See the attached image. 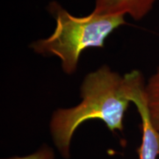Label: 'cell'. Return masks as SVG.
Instances as JSON below:
<instances>
[{
  "mask_svg": "<svg viewBox=\"0 0 159 159\" xmlns=\"http://www.w3.org/2000/svg\"><path fill=\"white\" fill-rule=\"evenodd\" d=\"M144 80L138 70L124 75L102 65L85 75L80 85V102L54 111L49 122L53 142L63 158L70 157V144L77 128L86 121L99 119L115 133L124 129V117L134 89Z\"/></svg>",
  "mask_w": 159,
  "mask_h": 159,
  "instance_id": "6da1fadb",
  "label": "cell"
},
{
  "mask_svg": "<svg viewBox=\"0 0 159 159\" xmlns=\"http://www.w3.org/2000/svg\"><path fill=\"white\" fill-rule=\"evenodd\" d=\"M47 10L55 21L49 36L33 41L30 47L43 57H56L66 75H74L85 49L103 48L107 38L125 25V16L105 15L92 11L76 16L57 2H51Z\"/></svg>",
  "mask_w": 159,
  "mask_h": 159,
  "instance_id": "7a4b0ae2",
  "label": "cell"
},
{
  "mask_svg": "<svg viewBox=\"0 0 159 159\" xmlns=\"http://www.w3.org/2000/svg\"><path fill=\"white\" fill-rule=\"evenodd\" d=\"M146 81L135 88L131 102H134L142 119V141L138 150L139 159H157L159 155V134L151 122L144 94Z\"/></svg>",
  "mask_w": 159,
  "mask_h": 159,
  "instance_id": "3957f363",
  "label": "cell"
},
{
  "mask_svg": "<svg viewBox=\"0 0 159 159\" xmlns=\"http://www.w3.org/2000/svg\"><path fill=\"white\" fill-rule=\"evenodd\" d=\"M158 0H95L93 11L105 15L129 16L136 21L146 16Z\"/></svg>",
  "mask_w": 159,
  "mask_h": 159,
  "instance_id": "277c9868",
  "label": "cell"
},
{
  "mask_svg": "<svg viewBox=\"0 0 159 159\" xmlns=\"http://www.w3.org/2000/svg\"><path fill=\"white\" fill-rule=\"evenodd\" d=\"M144 94L150 121L159 134V66L145 83Z\"/></svg>",
  "mask_w": 159,
  "mask_h": 159,
  "instance_id": "5b68a950",
  "label": "cell"
},
{
  "mask_svg": "<svg viewBox=\"0 0 159 159\" xmlns=\"http://www.w3.org/2000/svg\"><path fill=\"white\" fill-rule=\"evenodd\" d=\"M5 159H55L54 151L49 147L45 146L41 147L39 150L34 153L23 157H13V158Z\"/></svg>",
  "mask_w": 159,
  "mask_h": 159,
  "instance_id": "8992f818",
  "label": "cell"
}]
</instances>
